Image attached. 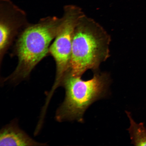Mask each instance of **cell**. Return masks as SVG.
Wrapping results in <instances>:
<instances>
[{"label": "cell", "instance_id": "obj_6", "mask_svg": "<svg viewBox=\"0 0 146 146\" xmlns=\"http://www.w3.org/2000/svg\"><path fill=\"white\" fill-rule=\"evenodd\" d=\"M33 139L20 128L16 120L3 127L0 131V146H38L47 145Z\"/></svg>", "mask_w": 146, "mask_h": 146}, {"label": "cell", "instance_id": "obj_7", "mask_svg": "<svg viewBox=\"0 0 146 146\" xmlns=\"http://www.w3.org/2000/svg\"><path fill=\"white\" fill-rule=\"evenodd\" d=\"M130 121L127 130L130 135L132 143L135 146H146V128L143 123H137L132 117L131 113L126 111Z\"/></svg>", "mask_w": 146, "mask_h": 146}, {"label": "cell", "instance_id": "obj_3", "mask_svg": "<svg viewBox=\"0 0 146 146\" xmlns=\"http://www.w3.org/2000/svg\"><path fill=\"white\" fill-rule=\"evenodd\" d=\"M110 82L107 73L94 72L92 78L85 81L80 76L72 75L69 70L61 83L65 90V97L56 111V121L83 122L84 114L89 107L107 96Z\"/></svg>", "mask_w": 146, "mask_h": 146}, {"label": "cell", "instance_id": "obj_1", "mask_svg": "<svg viewBox=\"0 0 146 146\" xmlns=\"http://www.w3.org/2000/svg\"><path fill=\"white\" fill-rule=\"evenodd\" d=\"M62 20V17L48 16L37 23L29 24L24 29L13 47V55L18 58L17 66L3 82L16 85L30 77L38 64L49 54L51 42L56 37Z\"/></svg>", "mask_w": 146, "mask_h": 146}, {"label": "cell", "instance_id": "obj_2", "mask_svg": "<svg viewBox=\"0 0 146 146\" xmlns=\"http://www.w3.org/2000/svg\"><path fill=\"white\" fill-rule=\"evenodd\" d=\"M111 37L105 29L85 14L80 18L73 35L69 70L80 76L88 70L98 72L110 56Z\"/></svg>", "mask_w": 146, "mask_h": 146}, {"label": "cell", "instance_id": "obj_5", "mask_svg": "<svg viewBox=\"0 0 146 146\" xmlns=\"http://www.w3.org/2000/svg\"><path fill=\"white\" fill-rule=\"evenodd\" d=\"M29 24L26 13L10 0L0 2V64L11 46Z\"/></svg>", "mask_w": 146, "mask_h": 146}, {"label": "cell", "instance_id": "obj_4", "mask_svg": "<svg viewBox=\"0 0 146 146\" xmlns=\"http://www.w3.org/2000/svg\"><path fill=\"white\" fill-rule=\"evenodd\" d=\"M82 9L76 5H65L62 21L54 41L50 46L48 54L52 56L56 65L55 80L48 95L52 96L61 86L64 76L70 69L73 35L80 18L84 14Z\"/></svg>", "mask_w": 146, "mask_h": 146}]
</instances>
